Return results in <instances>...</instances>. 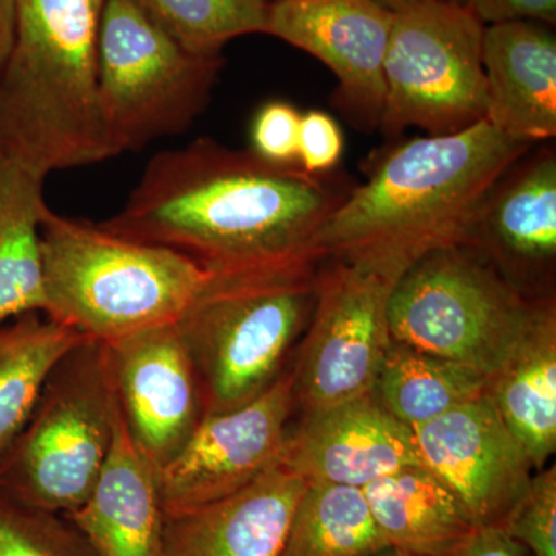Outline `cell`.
Masks as SVG:
<instances>
[{"label":"cell","mask_w":556,"mask_h":556,"mask_svg":"<svg viewBox=\"0 0 556 556\" xmlns=\"http://www.w3.org/2000/svg\"><path fill=\"white\" fill-rule=\"evenodd\" d=\"M345 141L338 121L321 110H309L300 119L298 164L314 175L331 174L342 161Z\"/></svg>","instance_id":"obj_30"},{"label":"cell","mask_w":556,"mask_h":556,"mask_svg":"<svg viewBox=\"0 0 556 556\" xmlns=\"http://www.w3.org/2000/svg\"><path fill=\"white\" fill-rule=\"evenodd\" d=\"M16 35V0H0V79L9 64Z\"/></svg>","instance_id":"obj_33"},{"label":"cell","mask_w":556,"mask_h":556,"mask_svg":"<svg viewBox=\"0 0 556 556\" xmlns=\"http://www.w3.org/2000/svg\"><path fill=\"white\" fill-rule=\"evenodd\" d=\"M456 556H530V554L501 527H484L475 533L466 547Z\"/></svg>","instance_id":"obj_32"},{"label":"cell","mask_w":556,"mask_h":556,"mask_svg":"<svg viewBox=\"0 0 556 556\" xmlns=\"http://www.w3.org/2000/svg\"><path fill=\"white\" fill-rule=\"evenodd\" d=\"M490 396L535 470L556 448V311L544 299L529 331L490 379Z\"/></svg>","instance_id":"obj_21"},{"label":"cell","mask_w":556,"mask_h":556,"mask_svg":"<svg viewBox=\"0 0 556 556\" xmlns=\"http://www.w3.org/2000/svg\"><path fill=\"white\" fill-rule=\"evenodd\" d=\"M306 485L278 464L232 495L166 515L160 556H281Z\"/></svg>","instance_id":"obj_17"},{"label":"cell","mask_w":556,"mask_h":556,"mask_svg":"<svg viewBox=\"0 0 556 556\" xmlns=\"http://www.w3.org/2000/svg\"><path fill=\"white\" fill-rule=\"evenodd\" d=\"M179 46L219 56L230 40L265 35L270 0H127Z\"/></svg>","instance_id":"obj_26"},{"label":"cell","mask_w":556,"mask_h":556,"mask_svg":"<svg viewBox=\"0 0 556 556\" xmlns=\"http://www.w3.org/2000/svg\"><path fill=\"white\" fill-rule=\"evenodd\" d=\"M65 517L98 556H160L166 514L156 468L131 441L119 413L112 450L97 484L86 503Z\"/></svg>","instance_id":"obj_19"},{"label":"cell","mask_w":556,"mask_h":556,"mask_svg":"<svg viewBox=\"0 0 556 556\" xmlns=\"http://www.w3.org/2000/svg\"><path fill=\"white\" fill-rule=\"evenodd\" d=\"M46 177L0 155V325L46 311L40 225Z\"/></svg>","instance_id":"obj_22"},{"label":"cell","mask_w":556,"mask_h":556,"mask_svg":"<svg viewBox=\"0 0 556 556\" xmlns=\"http://www.w3.org/2000/svg\"><path fill=\"white\" fill-rule=\"evenodd\" d=\"M388 547L364 490L308 482L281 556H375Z\"/></svg>","instance_id":"obj_25"},{"label":"cell","mask_w":556,"mask_h":556,"mask_svg":"<svg viewBox=\"0 0 556 556\" xmlns=\"http://www.w3.org/2000/svg\"><path fill=\"white\" fill-rule=\"evenodd\" d=\"M529 152L490 190L467 244L521 292L556 258L555 149Z\"/></svg>","instance_id":"obj_16"},{"label":"cell","mask_w":556,"mask_h":556,"mask_svg":"<svg viewBox=\"0 0 556 556\" xmlns=\"http://www.w3.org/2000/svg\"><path fill=\"white\" fill-rule=\"evenodd\" d=\"M380 5L387 7L391 11H401L413 5V3L420 2V0H376Z\"/></svg>","instance_id":"obj_34"},{"label":"cell","mask_w":556,"mask_h":556,"mask_svg":"<svg viewBox=\"0 0 556 556\" xmlns=\"http://www.w3.org/2000/svg\"><path fill=\"white\" fill-rule=\"evenodd\" d=\"M394 13L376 0H270L265 35L324 62L338 79L336 105L361 129L375 130Z\"/></svg>","instance_id":"obj_12"},{"label":"cell","mask_w":556,"mask_h":556,"mask_svg":"<svg viewBox=\"0 0 556 556\" xmlns=\"http://www.w3.org/2000/svg\"><path fill=\"white\" fill-rule=\"evenodd\" d=\"M0 556H98L65 515L25 506L0 490Z\"/></svg>","instance_id":"obj_27"},{"label":"cell","mask_w":556,"mask_h":556,"mask_svg":"<svg viewBox=\"0 0 556 556\" xmlns=\"http://www.w3.org/2000/svg\"><path fill=\"white\" fill-rule=\"evenodd\" d=\"M388 546L409 556H456L479 527L427 467H407L364 486Z\"/></svg>","instance_id":"obj_20"},{"label":"cell","mask_w":556,"mask_h":556,"mask_svg":"<svg viewBox=\"0 0 556 556\" xmlns=\"http://www.w3.org/2000/svg\"><path fill=\"white\" fill-rule=\"evenodd\" d=\"M489 376L391 339L375 396L405 426L415 428L485 394Z\"/></svg>","instance_id":"obj_24"},{"label":"cell","mask_w":556,"mask_h":556,"mask_svg":"<svg viewBox=\"0 0 556 556\" xmlns=\"http://www.w3.org/2000/svg\"><path fill=\"white\" fill-rule=\"evenodd\" d=\"M456 2H460V3H463V2H464V0H456Z\"/></svg>","instance_id":"obj_36"},{"label":"cell","mask_w":556,"mask_h":556,"mask_svg":"<svg viewBox=\"0 0 556 556\" xmlns=\"http://www.w3.org/2000/svg\"><path fill=\"white\" fill-rule=\"evenodd\" d=\"M351 186L280 166L212 138L150 159L124 206L102 228L170 249L212 278L317 268L318 230Z\"/></svg>","instance_id":"obj_1"},{"label":"cell","mask_w":556,"mask_h":556,"mask_svg":"<svg viewBox=\"0 0 556 556\" xmlns=\"http://www.w3.org/2000/svg\"><path fill=\"white\" fill-rule=\"evenodd\" d=\"M105 0H16L0 79V155L47 178L116 155L98 91Z\"/></svg>","instance_id":"obj_3"},{"label":"cell","mask_w":556,"mask_h":556,"mask_svg":"<svg viewBox=\"0 0 556 556\" xmlns=\"http://www.w3.org/2000/svg\"><path fill=\"white\" fill-rule=\"evenodd\" d=\"M302 113L287 101H269L251 124V150L268 163L298 164Z\"/></svg>","instance_id":"obj_29"},{"label":"cell","mask_w":556,"mask_h":556,"mask_svg":"<svg viewBox=\"0 0 556 556\" xmlns=\"http://www.w3.org/2000/svg\"><path fill=\"white\" fill-rule=\"evenodd\" d=\"M482 67L485 123L533 146L556 137V38L548 25L533 21L485 25Z\"/></svg>","instance_id":"obj_18"},{"label":"cell","mask_w":556,"mask_h":556,"mask_svg":"<svg viewBox=\"0 0 556 556\" xmlns=\"http://www.w3.org/2000/svg\"><path fill=\"white\" fill-rule=\"evenodd\" d=\"M543 300L519 291L477 249L463 244L427 255L399 278L388 302V327L394 342L492 379Z\"/></svg>","instance_id":"obj_7"},{"label":"cell","mask_w":556,"mask_h":556,"mask_svg":"<svg viewBox=\"0 0 556 556\" xmlns=\"http://www.w3.org/2000/svg\"><path fill=\"white\" fill-rule=\"evenodd\" d=\"M375 556H409L407 554H402V552L394 551V548L388 547L386 551L380 552V554Z\"/></svg>","instance_id":"obj_35"},{"label":"cell","mask_w":556,"mask_h":556,"mask_svg":"<svg viewBox=\"0 0 556 556\" xmlns=\"http://www.w3.org/2000/svg\"><path fill=\"white\" fill-rule=\"evenodd\" d=\"M223 58L179 46L127 0H105L98 91L116 155L178 137L206 110Z\"/></svg>","instance_id":"obj_8"},{"label":"cell","mask_w":556,"mask_h":556,"mask_svg":"<svg viewBox=\"0 0 556 556\" xmlns=\"http://www.w3.org/2000/svg\"><path fill=\"white\" fill-rule=\"evenodd\" d=\"M294 404V376L283 371L248 404L204 415L181 452L156 471L164 514L232 495L278 466Z\"/></svg>","instance_id":"obj_11"},{"label":"cell","mask_w":556,"mask_h":556,"mask_svg":"<svg viewBox=\"0 0 556 556\" xmlns=\"http://www.w3.org/2000/svg\"><path fill=\"white\" fill-rule=\"evenodd\" d=\"M280 464L306 482L364 489L422 460L413 428L369 393L303 415L289 430Z\"/></svg>","instance_id":"obj_15"},{"label":"cell","mask_w":556,"mask_h":556,"mask_svg":"<svg viewBox=\"0 0 556 556\" xmlns=\"http://www.w3.org/2000/svg\"><path fill=\"white\" fill-rule=\"evenodd\" d=\"M118 413L108 345L80 340L58 362L30 419L0 456V490L51 514L78 510L108 463Z\"/></svg>","instance_id":"obj_5"},{"label":"cell","mask_w":556,"mask_h":556,"mask_svg":"<svg viewBox=\"0 0 556 556\" xmlns=\"http://www.w3.org/2000/svg\"><path fill=\"white\" fill-rule=\"evenodd\" d=\"M532 146L485 121L399 142L318 230V255L396 283L427 255L467 247L490 190Z\"/></svg>","instance_id":"obj_2"},{"label":"cell","mask_w":556,"mask_h":556,"mask_svg":"<svg viewBox=\"0 0 556 556\" xmlns=\"http://www.w3.org/2000/svg\"><path fill=\"white\" fill-rule=\"evenodd\" d=\"M484 28L456 0H420L394 13L379 124L387 137L408 129L441 137L485 121Z\"/></svg>","instance_id":"obj_9"},{"label":"cell","mask_w":556,"mask_h":556,"mask_svg":"<svg viewBox=\"0 0 556 556\" xmlns=\"http://www.w3.org/2000/svg\"><path fill=\"white\" fill-rule=\"evenodd\" d=\"M108 348L121 419L159 471L181 452L204 416L188 350L177 324L138 332Z\"/></svg>","instance_id":"obj_14"},{"label":"cell","mask_w":556,"mask_h":556,"mask_svg":"<svg viewBox=\"0 0 556 556\" xmlns=\"http://www.w3.org/2000/svg\"><path fill=\"white\" fill-rule=\"evenodd\" d=\"M43 314L112 345L175 325L211 276L170 249L47 207L40 225Z\"/></svg>","instance_id":"obj_4"},{"label":"cell","mask_w":556,"mask_h":556,"mask_svg":"<svg viewBox=\"0 0 556 556\" xmlns=\"http://www.w3.org/2000/svg\"><path fill=\"white\" fill-rule=\"evenodd\" d=\"M417 455L459 497L479 529L501 527L533 475L490 391L413 428Z\"/></svg>","instance_id":"obj_13"},{"label":"cell","mask_w":556,"mask_h":556,"mask_svg":"<svg viewBox=\"0 0 556 556\" xmlns=\"http://www.w3.org/2000/svg\"><path fill=\"white\" fill-rule=\"evenodd\" d=\"M393 281L331 260L318 269L317 298L294 376L303 415L375 391L391 343L388 302Z\"/></svg>","instance_id":"obj_10"},{"label":"cell","mask_w":556,"mask_h":556,"mask_svg":"<svg viewBox=\"0 0 556 556\" xmlns=\"http://www.w3.org/2000/svg\"><path fill=\"white\" fill-rule=\"evenodd\" d=\"M11 320L0 325V456L30 419L58 362L87 338L43 313Z\"/></svg>","instance_id":"obj_23"},{"label":"cell","mask_w":556,"mask_h":556,"mask_svg":"<svg viewBox=\"0 0 556 556\" xmlns=\"http://www.w3.org/2000/svg\"><path fill=\"white\" fill-rule=\"evenodd\" d=\"M463 3L484 25L533 21L551 27L556 22V0H464Z\"/></svg>","instance_id":"obj_31"},{"label":"cell","mask_w":556,"mask_h":556,"mask_svg":"<svg viewBox=\"0 0 556 556\" xmlns=\"http://www.w3.org/2000/svg\"><path fill=\"white\" fill-rule=\"evenodd\" d=\"M501 529L530 556H556V471L540 470Z\"/></svg>","instance_id":"obj_28"},{"label":"cell","mask_w":556,"mask_h":556,"mask_svg":"<svg viewBox=\"0 0 556 556\" xmlns=\"http://www.w3.org/2000/svg\"><path fill=\"white\" fill-rule=\"evenodd\" d=\"M318 268L211 281L177 321L204 415L239 408L281 375L313 314Z\"/></svg>","instance_id":"obj_6"}]
</instances>
